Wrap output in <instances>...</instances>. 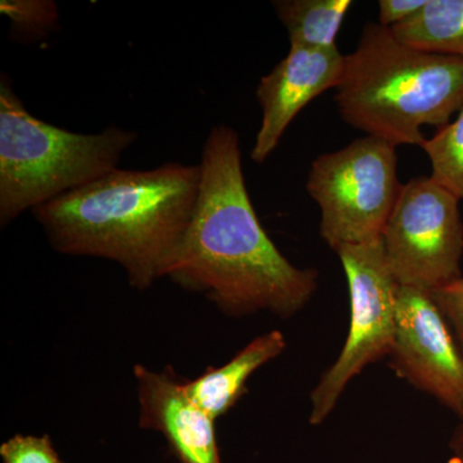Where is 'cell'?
Wrapping results in <instances>:
<instances>
[{
	"label": "cell",
	"mask_w": 463,
	"mask_h": 463,
	"mask_svg": "<svg viewBox=\"0 0 463 463\" xmlns=\"http://www.w3.org/2000/svg\"><path fill=\"white\" fill-rule=\"evenodd\" d=\"M199 165L196 206L164 277L206 295L225 315H297L316 294L318 272L295 267L265 232L249 196L233 128H212Z\"/></svg>",
	"instance_id": "obj_1"
},
{
	"label": "cell",
	"mask_w": 463,
	"mask_h": 463,
	"mask_svg": "<svg viewBox=\"0 0 463 463\" xmlns=\"http://www.w3.org/2000/svg\"><path fill=\"white\" fill-rule=\"evenodd\" d=\"M200 179V165L118 167L33 214L60 254L115 261L133 288L146 289L163 279L190 224Z\"/></svg>",
	"instance_id": "obj_2"
},
{
	"label": "cell",
	"mask_w": 463,
	"mask_h": 463,
	"mask_svg": "<svg viewBox=\"0 0 463 463\" xmlns=\"http://www.w3.org/2000/svg\"><path fill=\"white\" fill-rule=\"evenodd\" d=\"M336 90L345 123L395 147H422L423 127L441 129L463 109V58L414 50L367 24Z\"/></svg>",
	"instance_id": "obj_3"
},
{
	"label": "cell",
	"mask_w": 463,
	"mask_h": 463,
	"mask_svg": "<svg viewBox=\"0 0 463 463\" xmlns=\"http://www.w3.org/2000/svg\"><path fill=\"white\" fill-rule=\"evenodd\" d=\"M137 133L118 127L70 132L30 114L7 76L0 79V224L118 169Z\"/></svg>",
	"instance_id": "obj_4"
},
{
	"label": "cell",
	"mask_w": 463,
	"mask_h": 463,
	"mask_svg": "<svg viewBox=\"0 0 463 463\" xmlns=\"http://www.w3.org/2000/svg\"><path fill=\"white\" fill-rule=\"evenodd\" d=\"M402 184L397 147L365 136L313 161L307 190L321 209V236L336 250L383 236Z\"/></svg>",
	"instance_id": "obj_5"
},
{
	"label": "cell",
	"mask_w": 463,
	"mask_h": 463,
	"mask_svg": "<svg viewBox=\"0 0 463 463\" xmlns=\"http://www.w3.org/2000/svg\"><path fill=\"white\" fill-rule=\"evenodd\" d=\"M345 272L350 325L339 358L310 394L309 422L321 425L339 403L350 381L389 355L397 331L399 285L390 270L383 240L335 250Z\"/></svg>",
	"instance_id": "obj_6"
},
{
	"label": "cell",
	"mask_w": 463,
	"mask_h": 463,
	"mask_svg": "<svg viewBox=\"0 0 463 463\" xmlns=\"http://www.w3.org/2000/svg\"><path fill=\"white\" fill-rule=\"evenodd\" d=\"M459 201L431 176L403 184L381 236L399 286L430 292L462 277Z\"/></svg>",
	"instance_id": "obj_7"
},
{
	"label": "cell",
	"mask_w": 463,
	"mask_h": 463,
	"mask_svg": "<svg viewBox=\"0 0 463 463\" xmlns=\"http://www.w3.org/2000/svg\"><path fill=\"white\" fill-rule=\"evenodd\" d=\"M389 358L397 376L463 416V354L430 292L399 286Z\"/></svg>",
	"instance_id": "obj_8"
},
{
	"label": "cell",
	"mask_w": 463,
	"mask_h": 463,
	"mask_svg": "<svg viewBox=\"0 0 463 463\" xmlns=\"http://www.w3.org/2000/svg\"><path fill=\"white\" fill-rule=\"evenodd\" d=\"M344 65L345 56L337 47L309 50L289 45L288 56L257 88L261 124L250 154L252 161L264 163L298 112L326 90L339 87Z\"/></svg>",
	"instance_id": "obj_9"
},
{
	"label": "cell",
	"mask_w": 463,
	"mask_h": 463,
	"mask_svg": "<svg viewBox=\"0 0 463 463\" xmlns=\"http://www.w3.org/2000/svg\"><path fill=\"white\" fill-rule=\"evenodd\" d=\"M134 376L142 429L160 432L181 463H223L215 420L191 397L185 380L172 370L157 373L141 364L134 367Z\"/></svg>",
	"instance_id": "obj_10"
},
{
	"label": "cell",
	"mask_w": 463,
	"mask_h": 463,
	"mask_svg": "<svg viewBox=\"0 0 463 463\" xmlns=\"http://www.w3.org/2000/svg\"><path fill=\"white\" fill-rule=\"evenodd\" d=\"M281 331L260 335L221 367H209L197 379L185 380L188 392L213 419L224 416L246 392V383L259 368L285 352Z\"/></svg>",
	"instance_id": "obj_11"
},
{
	"label": "cell",
	"mask_w": 463,
	"mask_h": 463,
	"mask_svg": "<svg viewBox=\"0 0 463 463\" xmlns=\"http://www.w3.org/2000/svg\"><path fill=\"white\" fill-rule=\"evenodd\" d=\"M350 0H276L273 8L288 33L291 47L328 50L336 38Z\"/></svg>",
	"instance_id": "obj_12"
},
{
	"label": "cell",
	"mask_w": 463,
	"mask_h": 463,
	"mask_svg": "<svg viewBox=\"0 0 463 463\" xmlns=\"http://www.w3.org/2000/svg\"><path fill=\"white\" fill-rule=\"evenodd\" d=\"M392 32L414 50L463 58V0H426L421 11Z\"/></svg>",
	"instance_id": "obj_13"
},
{
	"label": "cell",
	"mask_w": 463,
	"mask_h": 463,
	"mask_svg": "<svg viewBox=\"0 0 463 463\" xmlns=\"http://www.w3.org/2000/svg\"><path fill=\"white\" fill-rule=\"evenodd\" d=\"M431 164V178L463 201V109L421 147Z\"/></svg>",
	"instance_id": "obj_14"
},
{
	"label": "cell",
	"mask_w": 463,
	"mask_h": 463,
	"mask_svg": "<svg viewBox=\"0 0 463 463\" xmlns=\"http://www.w3.org/2000/svg\"><path fill=\"white\" fill-rule=\"evenodd\" d=\"M0 12L11 20L17 41L38 42L60 25V12L53 0H2Z\"/></svg>",
	"instance_id": "obj_15"
},
{
	"label": "cell",
	"mask_w": 463,
	"mask_h": 463,
	"mask_svg": "<svg viewBox=\"0 0 463 463\" xmlns=\"http://www.w3.org/2000/svg\"><path fill=\"white\" fill-rule=\"evenodd\" d=\"M3 463H63L48 435H14L0 446Z\"/></svg>",
	"instance_id": "obj_16"
},
{
	"label": "cell",
	"mask_w": 463,
	"mask_h": 463,
	"mask_svg": "<svg viewBox=\"0 0 463 463\" xmlns=\"http://www.w3.org/2000/svg\"><path fill=\"white\" fill-rule=\"evenodd\" d=\"M463 354V277L430 291Z\"/></svg>",
	"instance_id": "obj_17"
},
{
	"label": "cell",
	"mask_w": 463,
	"mask_h": 463,
	"mask_svg": "<svg viewBox=\"0 0 463 463\" xmlns=\"http://www.w3.org/2000/svg\"><path fill=\"white\" fill-rule=\"evenodd\" d=\"M425 3L426 0H380L379 24L389 29L401 25L421 11Z\"/></svg>",
	"instance_id": "obj_18"
},
{
	"label": "cell",
	"mask_w": 463,
	"mask_h": 463,
	"mask_svg": "<svg viewBox=\"0 0 463 463\" xmlns=\"http://www.w3.org/2000/svg\"><path fill=\"white\" fill-rule=\"evenodd\" d=\"M449 449L452 453V463H463V416L449 440Z\"/></svg>",
	"instance_id": "obj_19"
}]
</instances>
